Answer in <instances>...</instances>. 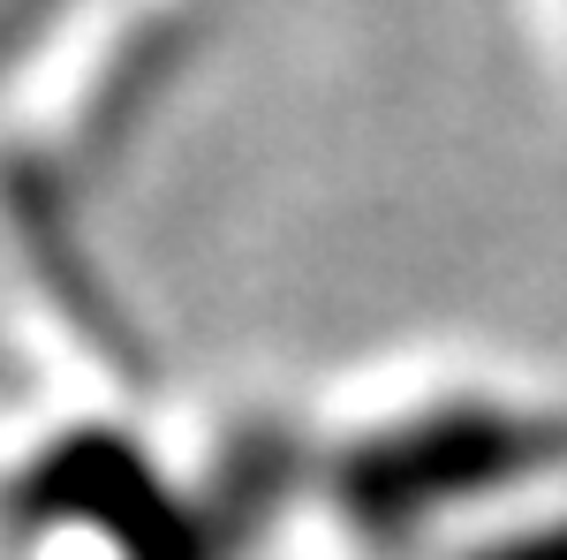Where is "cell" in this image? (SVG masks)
I'll use <instances>...</instances> for the list:
<instances>
[{"label": "cell", "mask_w": 567, "mask_h": 560, "mask_svg": "<svg viewBox=\"0 0 567 560\" xmlns=\"http://www.w3.org/2000/svg\"><path fill=\"white\" fill-rule=\"evenodd\" d=\"M560 447V431H537L523 417H439V425H416L401 439H371L349 462L341 492H349L363 530H409L432 508L515 485L523 470L553 462Z\"/></svg>", "instance_id": "cell-1"}, {"label": "cell", "mask_w": 567, "mask_h": 560, "mask_svg": "<svg viewBox=\"0 0 567 560\" xmlns=\"http://www.w3.org/2000/svg\"><path fill=\"white\" fill-rule=\"evenodd\" d=\"M470 560H567V522H545V530H523V538H499Z\"/></svg>", "instance_id": "cell-2"}]
</instances>
